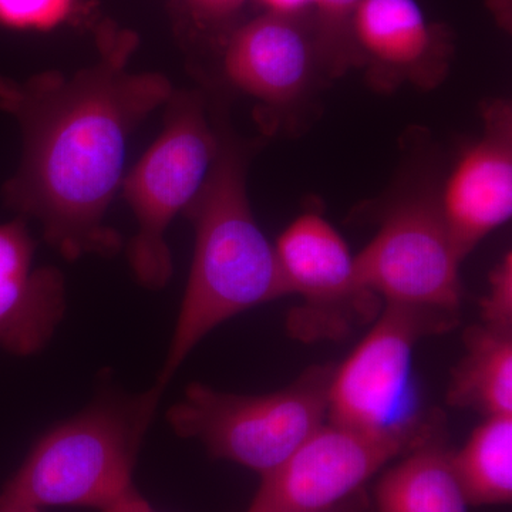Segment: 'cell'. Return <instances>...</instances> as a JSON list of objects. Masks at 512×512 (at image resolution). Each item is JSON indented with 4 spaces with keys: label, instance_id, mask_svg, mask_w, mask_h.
<instances>
[{
    "label": "cell",
    "instance_id": "cell-1",
    "mask_svg": "<svg viewBox=\"0 0 512 512\" xmlns=\"http://www.w3.org/2000/svg\"><path fill=\"white\" fill-rule=\"evenodd\" d=\"M97 59L73 74L46 70L26 80L0 74V110L15 117L23 138L18 171L3 200L33 218L67 261L111 258L123 238L106 224L121 187L128 141L174 93L163 73L128 69L138 47L133 30L104 20Z\"/></svg>",
    "mask_w": 512,
    "mask_h": 512
},
{
    "label": "cell",
    "instance_id": "cell-2",
    "mask_svg": "<svg viewBox=\"0 0 512 512\" xmlns=\"http://www.w3.org/2000/svg\"><path fill=\"white\" fill-rule=\"evenodd\" d=\"M241 148L220 137L201 191L185 208L195 231L194 258L173 339L157 377L167 387L195 346L239 313L289 295L274 245L252 214Z\"/></svg>",
    "mask_w": 512,
    "mask_h": 512
},
{
    "label": "cell",
    "instance_id": "cell-3",
    "mask_svg": "<svg viewBox=\"0 0 512 512\" xmlns=\"http://www.w3.org/2000/svg\"><path fill=\"white\" fill-rule=\"evenodd\" d=\"M163 387L107 396L43 434L0 490V512L101 508L133 485L140 447Z\"/></svg>",
    "mask_w": 512,
    "mask_h": 512
},
{
    "label": "cell",
    "instance_id": "cell-4",
    "mask_svg": "<svg viewBox=\"0 0 512 512\" xmlns=\"http://www.w3.org/2000/svg\"><path fill=\"white\" fill-rule=\"evenodd\" d=\"M333 365L306 369L278 392L245 396L191 383L168 409L177 436L200 441L212 457L269 473L328 420Z\"/></svg>",
    "mask_w": 512,
    "mask_h": 512
},
{
    "label": "cell",
    "instance_id": "cell-5",
    "mask_svg": "<svg viewBox=\"0 0 512 512\" xmlns=\"http://www.w3.org/2000/svg\"><path fill=\"white\" fill-rule=\"evenodd\" d=\"M458 312L387 303L375 326L333 370L328 421L419 444L440 434L421 413L414 349L431 333L450 330Z\"/></svg>",
    "mask_w": 512,
    "mask_h": 512
},
{
    "label": "cell",
    "instance_id": "cell-6",
    "mask_svg": "<svg viewBox=\"0 0 512 512\" xmlns=\"http://www.w3.org/2000/svg\"><path fill=\"white\" fill-rule=\"evenodd\" d=\"M165 107L163 131L121 181L137 221L127 245L128 265L150 291H160L173 276L165 234L201 191L220 147L200 93L174 90Z\"/></svg>",
    "mask_w": 512,
    "mask_h": 512
},
{
    "label": "cell",
    "instance_id": "cell-7",
    "mask_svg": "<svg viewBox=\"0 0 512 512\" xmlns=\"http://www.w3.org/2000/svg\"><path fill=\"white\" fill-rule=\"evenodd\" d=\"M463 261L439 202L413 198L387 215L356 269L362 288L386 303L458 312Z\"/></svg>",
    "mask_w": 512,
    "mask_h": 512
},
{
    "label": "cell",
    "instance_id": "cell-8",
    "mask_svg": "<svg viewBox=\"0 0 512 512\" xmlns=\"http://www.w3.org/2000/svg\"><path fill=\"white\" fill-rule=\"evenodd\" d=\"M420 446V444H419ZM417 447L326 421L278 467L262 476L242 512H319L366 488L390 461Z\"/></svg>",
    "mask_w": 512,
    "mask_h": 512
},
{
    "label": "cell",
    "instance_id": "cell-9",
    "mask_svg": "<svg viewBox=\"0 0 512 512\" xmlns=\"http://www.w3.org/2000/svg\"><path fill=\"white\" fill-rule=\"evenodd\" d=\"M289 293H299L303 305L288 319L293 338L312 342L338 339L349 332L355 313L375 312L359 282L356 256L342 235L325 218L305 214L282 232L274 245Z\"/></svg>",
    "mask_w": 512,
    "mask_h": 512
},
{
    "label": "cell",
    "instance_id": "cell-10",
    "mask_svg": "<svg viewBox=\"0 0 512 512\" xmlns=\"http://www.w3.org/2000/svg\"><path fill=\"white\" fill-rule=\"evenodd\" d=\"M484 134L460 158L439 201L448 231L463 258L512 215V111L493 101L484 111Z\"/></svg>",
    "mask_w": 512,
    "mask_h": 512
},
{
    "label": "cell",
    "instance_id": "cell-11",
    "mask_svg": "<svg viewBox=\"0 0 512 512\" xmlns=\"http://www.w3.org/2000/svg\"><path fill=\"white\" fill-rule=\"evenodd\" d=\"M222 66L232 86L271 106L292 103L320 66L311 15L264 12L222 42Z\"/></svg>",
    "mask_w": 512,
    "mask_h": 512
},
{
    "label": "cell",
    "instance_id": "cell-12",
    "mask_svg": "<svg viewBox=\"0 0 512 512\" xmlns=\"http://www.w3.org/2000/svg\"><path fill=\"white\" fill-rule=\"evenodd\" d=\"M350 39L353 63L380 83H437L451 55L450 33L429 22L417 0H362Z\"/></svg>",
    "mask_w": 512,
    "mask_h": 512
},
{
    "label": "cell",
    "instance_id": "cell-13",
    "mask_svg": "<svg viewBox=\"0 0 512 512\" xmlns=\"http://www.w3.org/2000/svg\"><path fill=\"white\" fill-rule=\"evenodd\" d=\"M35 239L25 218L0 224V348L42 352L66 312V285L55 266L35 268Z\"/></svg>",
    "mask_w": 512,
    "mask_h": 512
},
{
    "label": "cell",
    "instance_id": "cell-14",
    "mask_svg": "<svg viewBox=\"0 0 512 512\" xmlns=\"http://www.w3.org/2000/svg\"><path fill=\"white\" fill-rule=\"evenodd\" d=\"M402 457L376 485L375 512H468L440 434Z\"/></svg>",
    "mask_w": 512,
    "mask_h": 512
},
{
    "label": "cell",
    "instance_id": "cell-15",
    "mask_svg": "<svg viewBox=\"0 0 512 512\" xmlns=\"http://www.w3.org/2000/svg\"><path fill=\"white\" fill-rule=\"evenodd\" d=\"M464 342L466 355L453 370L447 403L485 417L512 414V332L473 326Z\"/></svg>",
    "mask_w": 512,
    "mask_h": 512
},
{
    "label": "cell",
    "instance_id": "cell-16",
    "mask_svg": "<svg viewBox=\"0 0 512 512\" xmlns=\"http://www.w3.org/2000/svg\"><path fill=\"white\" fill-rule=\"evenodd\" d=\"M451 464L468 505L510 504L512 500V414L485 417Z\"/></svg>",
    "mask_w": 512,
    "mask_h": 512
},
{
    "label": "cell",
    "instance_id": "cell-17",
    "mask_svg": "<svg viewBox=\"0 0 512 512\" xmlns=\"http://www.w3.org/2000/svg\"><path fill=\"white\" fill-rule=\"evenodd\" d=\"M362 0H315L311 22L320 66L333 73L353 64L350 28L357 6Z\"/></svg>",
    "mask_w": 512,
    "mask_h": 512
},
{
    "label": "cell",
    "instance_id": "cell-18",
    "mask_svg": "<svg viewBox=\"0 0 512 512\" xmlns=\"http://www.w3.org/2000/svg\"><path fill=\"white\" fill-rule=\"evenodd\" d=\"M77 0H0V28L49 32L72 18Z\"/></svg>",
    "mask_w": 512,
    "mask_h": 512
},
{
    "label": "cell",
    "instance_id": "cell-19",
    "mask_svg": "<svg viewBox=\"0 0 512 512\" xmlns=\"http://www.w3.org/2000/svg\"><path fill=\"white\" fill-rule=\"evenodd\" d=\"M483 325L512 332V254L503 256L491 271L487 295L481 301Z\"/></svg>",
    "mask_w": 512,
    "mask_h": 512
},
{
    "label": "cell",
    "instance_id": "cell-20",
    "mask_svg": "<svg viewBox=\"0 0 512 512\" xmlns=\"http://www.w3.org/2000/svg\"><path fill=\"white\" fill-rule=\"evenodd\" d=\"M192 25L224 42L249 0H181Z\"/></svg>",
    "mask_w": 512,
    "mask_h": 512
},
{
    "label": "cell",
    "instance_id": "cell-21",
    "mask_svg": "<svg viewBox=\"0 0 512 512\" xmlns=\"http://www.w3.org/2000/svg\"><path fill=\"white\" fill-rule=\"evenodd\" d=\"M100 512H158L151 507L150 503L143 497L134 485L128 487L119 497L114 498L110 504L101 508Z\"/></svg>",
    "mask_w": 512,
    "mask_h": 512
},
{
    "label": "cell",
    "instance_id": "cell-22",
    "mask_svg": "<svg viewBox=\"0 0 512 512\" xmlns=\"http://www.w3.org/2000/svg\"><path fill=\"white\" fill-rule=\"evenodd\" d=\"M265 12L281 16L311 15L315 0H256Z\"/></svg>",
    "mask_w": 512,
    "mask_h": 512
},
{
    "label": "cell",
    "instance_id": "cell-23",
    "mask_svg": "<svg viewBox=\"0 0 512 512\" xmlns=\"http://www.w3.org/2000/svg\"><path fill=\"white\" fill-rule=\"evenodd\" d=\"M319 512H375V507H373V500L367 493L366 488H363V490L350 495L342 503Z\"/></svg>",
    "mask_w": 512,
    "mask_h": 512
},
{
    "label": "cell",
    "instance_id": "cell-24",
    "mask_svg": "<svg viewBox=\"0 0 512 512\" xmlns=\"http://www.w3.org/2000/svg\"><path fill=\"white\" fill-rule=\"evenodd\" d=\"M493 6L497 5L498 2H501L500 12H498L497 19L503 23L504 26H507V20H510L507 16V0H493Z\"/></svg>",
    "mask_w": 512,
    "mask_h": 512
}]
</instances>
